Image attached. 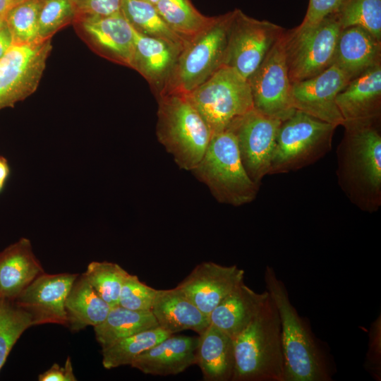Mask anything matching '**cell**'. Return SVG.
<instances>
[{"mask_svg":"<svg viewBox=\"0 0 381 381\" xmlns=\"http://www.w3.org/2000/svg\"><path fill=\"white\" fill-rule=\"evenodd\" d=\"M264 279L280 319L285 381L329 380L322 354L291 303L284 282L270 266L266 267Z\"/></svg>","mask_w":381,"mask_h":381,"instance_id":"3","label":"cell"},{"mask_svg":"<svg viewBox=\"0 0 381 381\" xmlns=\"http://www.w3.org/2000/svg\"><path fill=\"white\" fill-rule=\"evenodd\" d=\"M370 353L368 354V362L370 363L369 367L375 375H378V362L380 363V320L379 318L375 321L371 328L370 332Z\"/></svg>","mask_w":381,"mask_h":381,"instance_id":"40","label":"cell"},{"mask_svg":"<svg viewBox=\"0 0 381 381\" xmlns=\"http://www.w3.org/2000/svg\"><path fill=\"white\" fill-rule=\"evenodd\" d=\"M269 297L267 290L258 293L242 282L211 312L210 321L234 339L255 319Z\"/></svg>","mask_w":381,"mask_h":381,"instance_id":"24","label":"cell"},{"mask_svg":"<svg viewBox=\"0 0 381 381\" xmlns=\"http://www.w3.org/2000/svg\"><path fill=\"white\" fill-rule=\"evenodd\" d=\"M243 278L244 270L236 265L203 262L197 265L177 287L210 317L221 301L243 282Z\"/></svg>","mask_w":381,"mask_h":381,"instance_id":"16","label":"cell"},{"mask_svg":"<svg viewBox=\"0 0 381 381\" xmlns=\"http://www.w3.org/2000/svg\"><path fill=\"white\" fill-rule=\"evenodd\" d=\"M190 171L220 203L235 207L250 203L259 190L244 169L229 128L212 135L202 158Z\"/></svg>","mask_w":381,"mask_h":381,"instance_id":"5","label":"cell"},{"mask_svg":"<svg viewBox=\"0 0 381 381\" xmlns=\"http://www.w3.org/2000/svg\"><path fill=\"white\" fill-rule=\"evenodd\" d=\"M43 0H22L5 16L14 43H32L40 41L38 20Z\"/></svg>","mask_w":381,"mask_h":381,"instance_id":"34","label":"cell"},{"mask_svg":"<svg viewBox=\"0 0 381 381\" xmlns=\"http://www.w3.org/2000/svg\"><path fill=\"white\" fill-rule=\"evenodd\" d=\"M75 16L76 11L72 0H43L38 20L40 40L48 39Z\"/></svg>","mask_w":381,"mask_h":381,"instance_id":"35","label":"cell"},{"mask_svg":"<svg viewBox=\"0 0 381 381\" xmlns=\"http://www.w3.org/2000/svg\"><path fill=\"white\" fill-rule=\"evenodd\" d=\"M282 121L253 109L227 128L234 134L242 164L249 177L260 185L269 175L271 159Z\"/></svg>","mask_w":381,"mask_h":381,"instance_id":"12","label":"cell"},{"mask_svg":"<svg viewBox=\"0 0 381 381\" xmlns=\"http://www.w3.org/2000/svg\"><path fill=\"white\" fill-rule=\"evenodd\" d=\"M336 102L344 123L380 119L381 64L350 80Z\"/></svg>","mask_w":381,"mask_h":381,"instance_id":"19","label":"cell"},{"mask_svg":"<svg viewBox=\"0 0 381 381\" xmlns=\"http://www.w3.org/2000/svg\"><path fill=\"white\" fill-rule=\"evenodd\" d=\"M186 95L212 135L227 128L235 119L254 108L248 80L225 65Z\"/></svg>","mask_w":381,"mask_h":381,"instance_id":"8","label":"cell"},{"mask_svg":"<svg viewBox=\"0 0 381 381\" xmlns=\"http://www.w3.org/2000/svg\"><path fill=\"white\" fill-rule=\"evenodd\" d=\"M128 272L117 263L92 261L83 274L99 296L111 307L119 304L121 289Z\"/></svg>","mask_w":381,"mask_h":381,"instance_id":"31","label":"cell"},{"mask_svg":"<svg viewBox=\"0 0 381 381\" xmlns=\"http://www.w3.org/2000/svg\"><path fill=\"white\" fill-rule=\"evenodd\" d=\"M50 49L48 39L12 44L0 59V107L36 89Z\"/></svg>","mask_w":381,"mask_h":381,"instance_id":"13","label":"cell"},{"mask_svg":"<svg viewBox=\"0 0 381 381\" xmlns=\"http://www.w3.org/2000/svg\"><path fill=\"white\" fill-rule=\"evenodd\" d=\"M155 7L165 23L187 44L214 20L201 13L190 0H159Z\"/></svg>","mask_w":381,"mask_h":381,"instance_id":"28","label":"cell"},{"mask_svg":"<svg viewBox=\"0 0 381 381\" xmlns=\"http://www.w3.org/2000/svg\"><path fill=\"white\" fill-rule=\"evenodd\" d=\"M233 12L224 65L248 79L285 30L268 20L252 18L240 9Z\"/></svg>","mask_w":381,"mask_h":381,"instance_id":"10","label":"cell"},{"mask_svg":"<svg viewBox=\"0 0 381 381\" xmlns=\"http://www.w3.org/2000/svg\"><path fill=\"white\" fill-rule=\"evenodd\" d=\"M198 337L169 335L137 356L131 366L145 374L177 375L195 364Z\"/></svg>","mask_w":381,"mask_h":381,"instance_id":"17","label":"cell"},{"mask_svg":"<svg viewBox=\"0 0 381 381\" xmlns=\"http://www.w3.org/2000/svg\"><path fill=\"white\" fill-rule=\"evenodd\" d=\"M32 326L27 311L13 301L0 300V371L18 339Z\"/></svg>","mask_w":381,"mask_h":381,"instance_id":"32","label":"cell"},{"mask_svg":"<svg viewBox=\"0 0 381 381\" xmlns=\"http://www.w3.org/2000/svg\"><path fill=\"white\" fill-rule=\"evenodd\" d=\"M20 1L22 0H0V16H5Z\"/></svg>","mask_w":381,"mask_h":381,"instance_id":"43","label":"cell"},{"mask_svg":"<svg viewBox=\"0 0 381 381\" xmlns=\"http://www.w3.org/2000/svg\"><path fill=\"white\" fill-rule=\"evenodd\" d=\"M144 1H147V2H149V3H150V4H153V5L155 6V5L158 3V1H159V0H144Z\"/></svg>","mask_w":381,"mask_h":381,"instance_id":"45","label":"cell"},{"mask_svg":"<svg viewBox=\"0 0 381 381\" xmlns=\"http://www.w3.org/2000/svg\"><path fill=\"white\" fill-rule=\"evenodd\" d=\"M157 291L128 273L123 282L118 305L133 310L151 311Z\"/></svg>","mask_w":381,"mask_h":381,"instance_id":"36","label":"cell"},{"mask_svg":"<svg viewBox=\"0 0 381 381\" xmlns=\"http://www.w3.org/2000/svg\"><path fill=\"white\" fill-rule=\"evenodd\" d=\"M134 37L133 68L147 80L157 97L164 89L183 49L164 40L143 35L135 29Z\"/></svg>","mask_w":381,"mask_h":381,"instance_id":"22","label":"cell"},{"mask_svg":"<svg viewBox=\"0 0 381 381\" xmlns=\"http://www.w3.org/2000/svg\"><path fill=\"white\" fill-rule=\"evenodd\" d=\"M158 327L151 311L133 310L117 305L93 329L97 341L104 349L121 339Z\"/></svg>","mask_w":381,"mask_h":381,"instance_id":"27","label":"cell"},{"mask_svg":"<svg viewBox=\"0 0 381 381\" xmlns=\"http://www.w3.org/2000/svg\"><path fill=\"white\" fill-rule=\"evenodd\" d=\"M111 308L85 276L78 275L65 301L67 327L72 332H79L90 326L95 327L105 320Z\"/></svg>","mask_w":381,"mask_h":381,"instance_id":"26","label":"cell"},{"mask_svg":"<svg viewBox=\"0 0 381 381\" xmlns=\"http://www.w3.org/2000/svg\"><path fill=\"white\" fill-rule=\"evenodd\" d=\"M78 275L44 272L13 301L30 315L33 326L56 324L67 327L65 301Z\"/></svg>","mask_w":381,"mask_h":381,"instance_id":"15","label":"cell"},{"mask_svg":"<svg viewBox=\"0 0 381 381\" xmlns=\"http://www.w3.org/2000/svg\"><path fill=\"white\" fill-rule=\"evenodd\" d=\"M380 120L344 122L337 150L339 186L351 202L370 213L381 206Z\"/></svg>","mask_w":381,"mask_h":381,"instance_id":"1","label":"cell"},{"mask_svg":"<svg viewBox=\"0 0 381 381\" xmlns=\"http://www.w3.org/2000/svg\"><path fill=\"white\" fill-rule=\"evenodd\" d=\"M121 11L137 32L164 40L181 49L187 45L171 30L155 5L144 0H122Z\"/></svg>","mask_w":381,"mask_h":381,"instance_id":"29","label":"cell"},{"mask_svg":"<svg viewBox=\"0 0 381 381\" xmlns=\"http://www.w3.org/2000/svg\"><path fill=\"white\" fill-rule=\"evenodd\" d=\"M44 270L31 242L21 238L0 251V300L14 301Z\"/></svg>","mask_w":381,"mask_h":381,"instance_id":"20","label":"cell"},{"mask_svg":"<svg viewBox=\"0 0 381 381\" xmlns=\"http://www.w3.org/2000/svg\"><path fill=\"white\" fill-rule=\"evenodd\" d=\"M336 128L296 110L281 123L269 175L297 171L320 159L331 150Z\"/></svg>","mask_w":381,"mask_h":381,"instance_id":"7","label":"cell"},{"mask_svg":"<svg viewBox=\"0 0 381 381\" xmlns=\"http://www.w3.org/2000/svg\"><path fill=\"white\" fill-rule=\"evenodd\" d=\"M6 25L5 16H0V30Z\"/></svg>","mask_w":381,"mask_h":381,"instance_id":"44","label":"cell"},{"mask_svg":"<svg viewBox=\"0 0 381 381\" xmlns=\"http://www.w3.org/2000/svg\"><path fill=\"white\" fill-rule=\"evenodd\" d=\"M195 364L205 381H233L236 365L234 339L210 322L198 336Z\"/></svg>","mask_w":381,"mask_h":381,"instance_id":"25","label":"cell"},{"mask_svg":"<svg viewBox=\"0 0 381 381\" xmlns=\"http://www.w3.org/2000/svg\"><path fill=\"white\" fill-rule=\"evenodd\" d=\"M76 15L106 16L121 11L122 0H72Z\"/></svg>","mask_w":381,"mask_h":381,"instance_id":"37","label":"cell"},{"mask_svg":"<svg viewBox=\"0 0 381 381\" xmlns=\"http://www.w3.org/2000/svg\"><path fill=\"white\" fill-rule=\"evenodd\" d=\"M171 334L158 327L121 339L102 349L103 367L112 369L131 365L137 356Z\"/></svg>","mask_w":381,"mask_h":381,"instance_id":"30","label":"cell"},{"mask_svg":"<svg viewBox=\"0 0 381 381\" xmlns=\"http://www.w3.org/2000/svg\"><path fill=\"white\" fill-rule=\"evenodd\" d=\"M9 175L10 167L8 162L5 157L0 156V193L3 190Z\"/></svg>","mask_w":381,"mask_h":381,"instance_id":"42","label":"cell"},{"mask_svg":"<svg viewBox=\"0 0 381 381\" xmlns=\"http://www.w3.org/2000/svg\"><path fill=\"white\" fill-rule=\"evenodd\" d=\"M346 0H309L308 9L300 28H308L327 16L337 13Z\"/></svg>","mask_w":381,"mask_h":381,"instance_id":"38","label":"cell"},{"mask_svg":"<svg viewBox=\"0 0 381 381\" xmlns=\"http://www.w3.org/2000/svg\"><path fill=\"white\" fill-rule=\"evenodd\" d=\"M156 98L157 139L179 168L191 171L202 158L212 132L186 94L167 93Z\"/></svg>","mask_w":381,"mask_h":381,"instance_id":"4","label":"cell"},{"mask_svg":"<svg viewBox=\"0 0 381 381\" xmlns=\"http://www.w3.org/2000/svg\"><path fill=\"white\" fill-rule=\"evenodd\" d=\"M335 15L341 29L361 27L381 41V0H346Z\"/></svg>","mask_w":381,"mask_h":381,"instance_id":"33","label":"cell"},{"mask_svg":"<svg viewBox=\"0 0 381 381\" xmlns=\"http://www.w3.org/2000/svg\"><path fill=\"white\" fill-rule=\"evenodd\" d=\"M233 15L231 11L215 16L213 23L186 46L157 96L188 94L224 65Z\"/></svg>","mask_w":381,"mask_h":381,"instance_id":"6","label":"cell"},{"mask_svg":"<svg viewBox=\"0 0 381 381\" xmlns=\"http://www.w3.org/2000/svg\"><path fill=\"white\" fill-rule=\"evenodd\" d=\"M282 35L247 79L254 109L282 121L296 111L292 104V84L288 75Z\"/></svg>","mask_w":381,"mask_h":381,"instance_id":"11","label":"cell"},{"mask_svg":"<svg viewBox=\"0 0 381 381\" xmlns=\"http://www.w3.org/2000/svg\"><path fill=\"white\" fill-rule=\"evenodd\" d=\"M13 43L12 33L6 23V25L0 30V59Z\"/></svg>","mask_w":381,"mask_h":381,"instance_id":"41","label":"cell"},{"mask_svg":"<svg viewBox=\"0 0 381 381\" xmlns=\"http://www.w3.org/2000/svg\"><path fill=\"white\" fill-rule=\"evenodd\" d=\"M341 30L335 13L313 26L284 30L282 38L291 84L315 77L333 64Z\"/></svg>","mask_w":381,"mask_h":381,"instance_id":"9","label":"cell"},{"mask_svg":"<svg viewBox=\"0 0 381 381\" xmlns=\"http://www.w3.org/2000/svg\"><path fill=\"white\" fill-rule=\"evenodd\" d=\"M233 381H285L277 308L270 297L250 325L234 339Z\"/></svg>","mask_w":381,"mask_h":381,"instance_id":"2","label":"cell"},{"mask_svg":"<svg viewBox=\"0 0 381 381\" xmlns=\"http://www.w3.org/2000/svg\"><path fill=\"white\" fill-rule=\"evenodd\" d=\"M39 381H75L71 357H68L64 367L54 363L48 370L40 373Z\"/></svg>","mask_w":381,"mask_h":381,"instance_id":"39","label":"cell"},{"mask_svg":"<svg viewBox=\"0 0 381 381\" xmlns=\"http://www.w3.org/2000/svg\"><path fill=\"white\" fill-rule=\"evenodd\" d=\"M151 312L159 327L171 334L193 330L200 335L210 323V317L177 286L157 289Z\"/></svg>","mask_w":381,"mask_h":381,"instance_id":"21","label":"cell"},{"mask_svg":"<svg viewBox=\"0 0 381 381\" xmlns=\"http://www.w3.org/2000/svg\"><path fill=\"white\" fill-rule=\"evenodd\" d=\"M380 64V40L361 27L341 29L333 64L345 73L350 80Z\"/></svg>","mask_w":381,"mask_h":381,"instance_id":"23","label":"cell"},{"mask_svg":"<svg viewBox=\"0 0 381 381\" xmlns=\"http://www.w3.org/2000/svg\"><path fill=\"white\" fill-rule=\"evenodd\" d=\"M82 25L105 55L133 68L134 29L121 11L106 16L83 17Z\"/></svg>","mask_w":381,"mask_h":381,"instance_id":"18","label":"cell"},{"mask_svg":"<svg viewBox=\"0 0 381 381\" xmlns=\"http://www.w3.org/2000/svg\"><path fill=\"white\" fill-rule=\"evenodd\" d=\"M349 81L348 75L332 64L315 77L292 84L293 107L337 127L343 126L336 99Z\"/></svg>","mask_w":381,"mask_h":381,"instance_id":"14","label":"cell"}]
</instances>
